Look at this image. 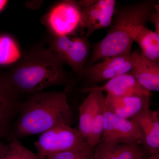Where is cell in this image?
I'll use <instances>...</instances> for the list:
<instances>
[{
  "instance_id": "obj_1",
  "label": "cell",
  "mask_w": 159,
  "mask_h": 159,
  "mask_svg": "<svg viewBox=\"0 0 159 159\" xmlns=\"http://www.w3.org/2000/svg\"><path fill=\"white\" fill-rule=\"evenodd\" d=\"M159 4L158 0H144L125 5L117 4L105 36L91 44L92 49L85 67L106 57L131 53L137 33L146 26L149 15Z\"/></svg>"
},
{
  "instance_id": "obj_2",
  "label": "cell",
  "mask_w": 159,
  "mask_h": 159,
  "mask_svg": "<svg viewBox=\"0 0 159 159\" xmlns=\"http://www.w3.org/2000/svg\"><path fill=\"white\" fill-rule=\"evenodd\" d=\"M74 121L66 91H43L23 101L8 138L41 134L56 125L71 126Z\"/></svg>"
},
{
  "instance_id": "obj_3",
  "label": "cell",
  "mask_w": 159,
  "mask_h": 159,
  "mask_svg": "<svg viewBox=\"0 0 159 159\" xmlns=\"http://www.w3.org/2000/svg\"><path fill=\"white\" fill-rule=\"evenodd\" d=\"M5 74L9 84L20 96H30L55 86H65L70 89L76 83L49 48L29 52Z\"/></svg>"
},
{
  "instance_id": "obj_4",
  "label": "cell",
  "mask_w": 159,
  "mask_h": 159,
  "mask_svg": "<svg viewBox=\"0 0 159 159\" xmlns=\"http://www.w3.org/2000/svg\"><path fill=\"white\" fill-rule=\"evenodd\" d=\"M89 38L81 36H54L50 34L48 37V48L61 61L69 66L82 79L84 69L91 52Z\"/></svg>"
},
{
  "instance_id": "obj_5",
  "label": "cell",
  "mask_w": 159,
  "mask_h": 159,
  "mask_svg": "<svg viewBox=\"0 0 159 159\" xmlns=\"http://www.w3.org/2000/svg\"><path fill=\"white\" fill-rule=\"evenodd\" d=\"M34 145L41 158L51 159L57 154L80 149L88 144L77 129L58 125L41 134Z\"/></svg>"
},
{
  "instance_id": "obj_6",
  "label": "cell",
  "mask_w": 159,
  "mask_h": 159,
  "mask_svg": "<svg viewBox=\"0 0 159 159\" xmlns=\"http://www.w3.org/2000/svg\"><path fill=\"white\" fill-rule=\"evenodd\" d=\"M140 55L139 51H132L128 54L106 57L85 67L81 79L85 82L83 88L96 86L105 80L130 73Z\"/></svg>"
},
{
  "instance_id": "obj_7",
  "label": "cell",
  "mask_w": 159,
  "mask_h": 159,
  "mask_svg": "<svg viewBox=\"0 0 159 159\" xmlns=\"http://www.w3.org/2000/svg\"><path fill=\"white\" fill-rule=\"evenodd\" d=\"M44 20L50 34L54 36H77L83 30L81 11L77 1L58 2L50 9Z\"/></svg>"
},
{
  "instance_id": "obj_8",
  "label": "cell",
  "mask_w": 159,
  "mask_h": 159,
  "mask_svg": "<svg viewBox=\"0 0 159 159\" xmlns=\"http://www.w3.org/2000/svg\"><path fill=\"white\" fill-rule=\"evenodd\" d=\"M83 30L89 38L95 31L109 28L111 24L116 5V0H80Z\"/></svg>"
},
{
  "instance_id": "obj_9",
  "label": "cell",
  "mask_w": 159,
  "mask_h": 159,
  "mask_svg": "<svg viewBox=\"0 0 159 159\" xmlns=\"http://www.w3.org/2000/svg\"><path fill=\"white\" fill-rule=\"evenodd\" d=\"M101 139L112 144L141 145V134L133 122L107 111Z\"/></svg>"
},
{
  "instance_id": "obj_10",
  "label": "cell",
  "mask_w": 159,
  "mask_h": 159,
  "mask_svg": "<svg viewBox=\"0 0 159 159\" xmlns=\"http://www.w3.org/2000/svg\"><path fill=\"white\" fill-rule=\"evenodd\" d=\"M9 84L6 74L0 73V140L8 137L23 100Z\"/></svg>"
},
{
  "instance_id": "obj_11",
  "label": "cell",
  "mask_w": 159,
  "mask_h": 159,
  "mask_svg": "<svg viewBox=\"0 0 159 159\" xmlns=\"http://www.w3.org/2000/svg\"><path fill=\"white\" fill-rule=\"evenodd\" d=\"M141 134V146L151 155L159 153V118L149 105L131 118Z\"/></svg>"
},
{
  "instance_id": "obj_12",
  "label": "cell",
  "mask_w": 159,
  "mask_h": 159,
  "mask_svg": "<svg viewBox=\"0 0 159 159\" xmlns=\"http://www.w3.org/2000/svg\"><path fill=\"white\" fill-rule=\"evenodd\" d=\"M105 92L107 94L117 97L145 96L150 97L151 92L145 89L130 73L122 74L114 77L105 84L90 88H82L80 91L88 93L92 91Z\"/></svg>"
},
{
  "instance_id": "obj_13",
  "label": "cell",
  "mask_w": 159,
  "mask_h": 159,
  "mask_svg": "<svg viewBox=\"0 0 159 159\" xmlns=\"http://www.w3.org/2000/svg\"><path fill=\"white\" fill-rule=\"evenodd\" d=\"M150 155L140 145L112 144L102 139L93 150V159H145Z\"/></svg>"
},
{
  "instance_id": "obj_14",
  "label": "cell",
  "mask_w": 159,
  "mask_h": 159,
  "mask_svg": "<svg viewBox=\"0 0 159 159\" xmlns=\"http://www.w3.org/2000/svg\"><path fill=\"white\" fill-rule=\"evenodd\" d=\"M150 99L145 96L117 97L107 94L105 98L106 111L119 118L129 119L149 105Z\"/></svg>"
},
{
  "instance_id": "obj_15",
  "label": "cell",
  "mask_w": 159,
  "mask_h": 159,
  "mask_svg": "<svg viewBox=\"0 0 159 159\" xmlns=\"http://www.w3.org/2000/svg\"><path fill=\"white\" fill-rule=\"evenodd\" d=\"M129 73L145 89L159 92V63L150 61L141 54Z\"/></svg>"
},
{
  "instance_id": "obj_16",
  "label": "cell",
  "mask_w": 159,
  "mask_h": 159,
  "mask_svg": "<svg viewBox=\"0 0 159 159\" xmlns=\"http://www.w3.org/2000/svg\"><path fill=\"white\" fill-rule=\"evenodd\" d=\"M103 96V92L101 91H91L79 107V122L77 130L87 142L97 104Z\"/></svg>"
},
{
  "instance_id": "obj_17",
  "label": "cell",
  "mask_w": 159,
  "mask_h": 159,
  "mask_svg": "<svg viewBox=\"0 0 159 159\" xmlns=\"http://www.w3.org/2000/svg\"><path fill=\"white\" fill-rule=\"evenodd\" d=\"M134 42L141 48L142 57L152 62L159 63V34L145 26L138 31Z\"/></svg>"
},
{
  "instance_id": "obj_18",
  "label": "cell",
  "mask_w": 159,
  "mask_h": 159,
  "mask_svg": "<svg viewBox=\"0 0 159 159\" xmlns=\"http://www.w3.org/2000/svg\"><path fill=\"white\" fill-rule=\"evenodd\" d=\"M0 159H42L22 144L19 139H9V144H4L0 149Z\"/></svg>"
},
{
  "instance_id": "obj_19",
  "label": "cell",
  "mask_w": 159,
  "mask_h": 159,
  "mask_svg": "<svg viewBox=\"0 0 159 159\" xmlns=\"http://www.w3.org/2000/svg\"><path fill=\"white\" fill-rule=\"evenodd\" d=\"M105 98L103 96L99 100L92 121L90 133L87 140L88 144L92 148L97 145L102 138L106 112Z\"/></svg>"
},
{
  "instance_id": "obj_20",
  "label": "cell",
  "mask_w": 159,
  "mask_h": 159,
  "mask_svg": "<svg viewBox=\"0 0 159 159\" xmlns=\"http://www.w3.org/2000/svg\"><path fill=\"white\" fill-rule=\"evenodd\" d=\"M93 150L87 145L80 149L57 154L51 159H93Z\"/></svg>"
},
{
  "instance_id": "obj_21",
  "label": "cell",
  "mask_w": 159,
  "mask_h": 159,
  "mask_svg": "<svg viewBox=\"0 0 159 159\" xmlns=\"http://www.w3.org/2000/svg\"><path fill=\"white\" fill-rule=\"evenodd\" d=\"M148 21L153 24L155 29V31L159 34V5H157L154 10L151 13L148 17Z\"/></svg>"
},
{
  "instance_id": "obj_22",
  "label": "cell",
  "mask_w": 159,
  "mask_h": 159,
  "mask_svg": "<svg viewBox=\"0 0 159 159\" xmlns=\"http://www.w3.org/2000/svg\"><path fill=\"white\" fill-rule=\"evenodd\" d=\"M7 3L8 2L6 1H0V11L5 8Z\"/></svg>"
},
{
  "instance_id": "obj_23",
  "label": "cell",
  "mask_w": 159,
  "mask_h": 159,
  "mask_svg": "<svg viewBox=\"0 0 159 159\" xmlns=\"http://www.w3.org/2000/svg\"><path fill=\"white\" fill-rule=\"evenodd\" d=\"M145 159H159V153L151 155L150 156L148 157Z\"/></svg>"
},
{
  "instance_id": "obj_24",
  "label": "cell",
  "mask_w": 159,
  "mask_h": 159,
  "mask_svg": "<svg viewBox=\"0 0 159 159\" xmlns=\"http://www.w3.org/2000/svg\"><path fill=\"white\" fill-rule=\"evenodd\" d=\"M4 144V143H3V142H1V141H0V149H1V147H2V146L3 144Z\"/></svg>"
}]
</instances>
